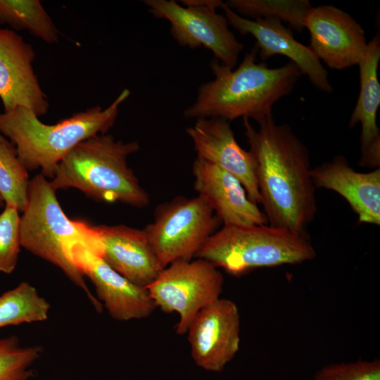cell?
<instances>
[{"label":"cell","instance_id":"6da1fadb","mask_svg":"<svg viewBox=\"0 0 380 380\" xmlns=\"http://www.w3.org/2000/svg\"><path fill=\"white\" fill-rule=\"evenodd\" d=\"M243 121L267 223L304 234L317 211L308 148L272 113L258 123V129L249 119Z\"/></svg>","mask_w":380,"mask_h":380},{"label":"cell","instance_id":"7a4b0ae2","mask_svg":"<svg viewBox=\"0 0 380 380\" xmlns=\"http://www.w3.org/2000/svg\"><path fill=\"white\" fill-rule=\"evenodd\" d=\"M257 53L255 46L235 70L213 59L210 67L215 78L201 84L184 118L228 122L246 118L259 123L272 114L274 103L293 90L302 73L291 61L274 68L258 63Z\"/></svg>","mask_w":380,"mask_h":380},{"label":"cell","instance_id":"3957f363","mask_svg":"<svg viewBox=\"0 0 380 380\" xmlns=\"http://www.w3.org/2000/svg\"><path fill=\"white\" fill-rule=\"evenodd\" d=\"M129 95L130 91L124 89L107 108L96 106L53 125L43 123L26 108L4 111L0 113V134L9 139L27 170L40 169L41 175L52 179L58 163L74 147L90 137L107 134Z\"/></svg>","mask_w":380,"mask_h":380},{"label":"cell","instance_id":"277c9868","mask_svg":"<svg viewBox=\"0 0 380 380\" xmlns=\"http://www.w3.org/2000/svg\"><path fill=\"white\" fill-rule=\"evenodd\" d=\"M50 181L42 175L30 182L28 202L20 217L21 247L60 268L101 312L100 301L89 289L74 253L86 246L101 253L94 226L73 220L64 213Z\"/></svg>","mask_w":380,"mask_h":380},{"label":"cell","instance_id":"5b68a950","mask_svg":"<svg viewBox=\"0 0 380 380\" xmlns=\"http://www.w3.org/2000/svg\"><path fill=\"white\" fill-rule=\"evenodd\" d=\"M139 148L136 141H117L108 134L90 137L61 160L51 184L56 191L75 188L96 201L144 208L149 195L127 162Z\"/></svg>","mask_w":380,"mask_h":380},{"label":"cell","instance_id":"8992f818","mask_svg":"<svg viewBox=\"0 0 380 380\" xmlns=\"http://www.w3.org/2000/svg\"><path fill=\"white\" fill-rule=\"evenodd\" d=\"M316 252L304 234L270 224L224 225L196 255L237 276L253 269L311 260Z\"/></svg>","mask_w":380,"mask_h":380},{"label":"cell","instance_id":"52a82bcc","mask_svg":"<svg viewBox=\"0 0 380 380\" xmlns=\"http://www.w3.org/2000/svg\"><path fill=\"white\" fill-rule=\"evenodd\" d=\"M220 220L198 196H183L160 205L153 221L144 229L162 266L192 260L217 230Z\"/></svg>","mask_w":380,"mask_h":380},{"label":"cell","instance_id":"ba28073f","mask_svg":"<svg viewBox=\"0 0 380 380\" xmlns=\"http://www.w3.org/2000/svg\"><path fill=\"white\" fill-rule=\"evenodd\" d=\"M223 283L217 267L196 258L172 262L146 289L156 308L179 314L176 331L182 335L201 309L220 298Z\"/></svg>","mask_w":380,"mask_h":380},{"label":"cell","instance_id":"9c48e42d","mask_svg":"<svg viewBox=\"0 0 380 380\" xmlns=\"http://www.w3.org/2000/svg\"><path fill=\"white\" fill-rule=\"evenodd\" d=\"M150 13L170 23V34L182 46H203L215 58L232 68L237 63L243 45L229 30L224 15L216 8L204 6H181L174 0L143 1Z\"/></svg>","mask_w":380,"mask_h":380},{"label":"cell","instance_id":"30bf717a","mask_svg":"<svg viewBox=\"0 0 380 380\" xmlns=\"http://www.w3.org/2000/svg\"><path fill=\"white\" fill-rule=\"evenodd\" d=\"M239 331L234 302L220 298L201 309L186 332L195 363L207 371L221 372L239 349Z\"/></svg>","mask_w":380,"mask_h":380},{"label":"cell","instance_id":"8fae6325","mask_svg":"<svg viewBox=\"0 0 380 380\" xmlns=\"http://www.w3.org/2000/svg\"><path fill=\"white\" fill-rule=\"evenodd\" d=\"M304 27L310 49L328 67L343 70L357 65L367 46L362 26L348 13L331 5L312 7Z\"/></svg>","mask_w":380,"mask_h":380},{"label":"cell","instance_id":"7c38bea8","mask_svg":"<svg viewBox=\"0 0 380 380\" xmlns=\"http://www.w3.org/2000/svg\"><path fill=\"white\" fill-rule=\"evenodd\" d=\"M220 8L229 25L240 34H251L255 39V46L261 60L266 61L274 55L284 56L299 68L302 75L308 77L315 87L324 93H332L328 72L320 60L309 46L298 42L290 28L284 26L282 22L272 18H243L224 2Z\"/></svg>","mask_w":380,"mask_h":380},{"label":"cell","instance_id":"4fadbf2b","mask_svg":"<svg viewBox=\"0 0 380 380\" xmlns=\"http://www.w3.org/2000/svg\"><path fill=\"white\" fill-rule=\"evenodd\" d=\"M35 52L15 31L0 29V99L4 111L26 108L38 117L49 110L32 63Z\"/></svg>","mask_w":380,"mask_h":380},{"label":"cell","instance_id":"5bb4252c","mask_svg":"<svg viewBox=\"0 0 380 380\" xmlns=\"http://www.w3.org/2000/svg\"><path fill=\"white\" fill-rule=\"evenodd\" d=\"M74 258L84 276L94 284L97 299L103 303L113 319L118 321L144 319L156 308L146 287L118 273L96 251L79 246Z\"/></svg>","mask_w":380,"mask_h":380},{"label":"cell","instance_id":"9a60e30c","mask_svg":"<svg viewBox=\"0 0 380 380\" xmlns=\"http://www.w3.org/2000/svg\"><path fill=\"white\" fill-rule=\"evenodd\" d=\"M197 157L235 176L251 201L260 203L255 162L250 151L238 144L229 122L220 118H200L186 129Z\"/></svg>","mask_w":380,"mask_h":380},{"label":"cell","instance_id":"2e32d148","mask_svg":"<svg viewBox=\"0 0 380 380\" xmlns=\"http://www.w3.org/2000/svg\"><path fill=\"white\" fill-rule=\"evenodd\" d=\"M194 186L224 225L267 224L265 213L248 198L241 182L233 175L196 157L192 166Z\"/></svg>","mask_w":380,"mask_h":380},{"label":"cell","instance_id":"e0dca14e","mask_svg":"<svg viewBox=\"0 0 380 380\" xmlns=\"http://www.w3.org/2000/svg\"><path fill=\"white\" fill-rule=\"evenodd\" d=\"M94 228L102 259L132 282L146 288L163 269L144 229L123 224Z\"/></svg>","mask_w":380,"mask_h":380},{"label":"cell","instance_id":"ac0fdd59","mask_svg":"<svg viewBox=\"0 0 380 380\" xmlns=\"http://www.w3.org/2000/svg\"><path fill=\"white\" fill-rule=\"evenodd\" d=\"M316 188L341 195L361 223L380 224V167L369 172L355 171L343 156L311 169Z\"/></svg>","mask_w":380,"mask_h":380},{"label":"cell","instance_id":"d6986e66","mask_svg":"<svg viewBox=\"0 0 380 380\" xmlns=\"http://www.w3.org/2000/svg\"><path fill=\"white\" fill-rule=\"evenodd\" d=\"M380 61V37L377 33L367 43L358 63L360 92L348 121V127L361 125L359 165L369 168L380 167V131L376 115L380 106V84L378 68Z\"/></svg>","mask_w":380,"mask_h":380},{"label":"cell","instance_id":"ffe728a7","mask_svg":"<svg viewBox=\"0 0 380 380\" xmlns=\"http://www.w3.org/2000/svg\"><path fill=\"white\" fill-rule=\"evenodd\" d=\"M0 24L25 30L48 44L59 39V31L38 0H0Z\"/></svg>","mask_w":380,"mask_h":380},{"label":"cell","instance_id":"44dd1931","mask_svg":"<svg viewBox=\"0 0 380 380\" xmlns=\"http://www.w3.org/2000/svg\"><path fill=\"white\" fill-rule=\"evenodd\" d=\"M50 304L27 281L0 296V328L45 321Z\"/></svg>","mask_w":380,"mask_h":380},{"label":"cell","instance_id":"7402d4cb","mask_svg":"<svg viewBox=\"0 0 380 380\" xmlns=\"http://www.w3.org/2000/svg\"><path fill=\"white\" fill-rule=\"evenodd\" d=\"M224 4L243 18L276 19L297 32L305 28V17L312 7L308 0H228Z\"/></svg>","mask_w":380,"mask_h":380},{"label":"cell","instance_id":"603a6c76","mask_svg":"<svg viewBox=\"0 0 380 380\" xmlns=\"http://www.w3.org/2000/svg\"><path fill=\"white\" fill-rule=\"evenodd\" d=\"M30 182L14 146L10 141L0 142V196L5 205L23 213L28 202Z\"/></svg>","mask_w":380,"mask_h":380},{"label":"cell","instance_id":"cb8c5ba5","mask_svg":"<svg viewBox=\"0 0 380 380\" xmlns=\"http://www.w3.org/2000/svg\"><path fill=\"white\" fill-rule=\"evenodd\" d=\"M39 346H23L15 336L0 338V380H29L42 355Z\"/></svg>","mask_w":380,"mask_h":380},{"label":"cell","instance_id":"d4e9b609","mask_svg":"<svg viewBox=\"0 0 380 380\" xmlns=\"http://www.w3.org/2000/svg\"><path fill=\"white\" fill-rule=\"evenodd\" d=\"M13 206L0 213V272L11 274L18 263L20 241V217Z\"/></svg>","mask_w":380,"mask_h":380},{"label":"cell","instance_id":"484cf974","mask_svg":"<svg viewBox=\"0 0 380 380\" xmlns=\"http://www.w3.org/2000/svg\"><path fill=\"white\" fill-rule=\"evenodd\" d=\"M315 380H380V361L357 360L327 365L317 372Z\"/></svg>","mask_w":380,"mask_h":380},{"label":"cell","instance_id":"4316f807","mask_svg":"<svg viewBox=\"0 0 380 380\" xmlns=\"http://www.w3.org/2000/svg\"><path fill=\"white\" fill-rule=\"evenodd\" d=\"M181 2L184 6H204L213 7L216 9L220 8L223 3L220 0H183Z\"/></svg>","mask_w":380,"mask_h":380},{"label":"cell","instance_id":"83f0119b","mask_svg":"<svg viewBox=\"0 0 380 380\" xmlns=\"http://www.w3.org/2000/svg\"><path fill=\"white\" fill-rule=\"evenodd\" d=\"M8 141H8L2 134H0V142L5 143Z\"/></svg>","mask_w":380,"mask_h":380},{"label":"cell","instance_id":"f1b7e54d","mask_svg":"<svg viewBox=\"0 0 380 380\" xmlns=\"http://www.w3.org/2000/svg\"><path fill=\"white\" fill-rule=\"evenodd\" d=\"M4 202L1 196H0V207H1L4 205Z\"/></svg>","mask_w":380,"mask_h":380}]
</instances>
